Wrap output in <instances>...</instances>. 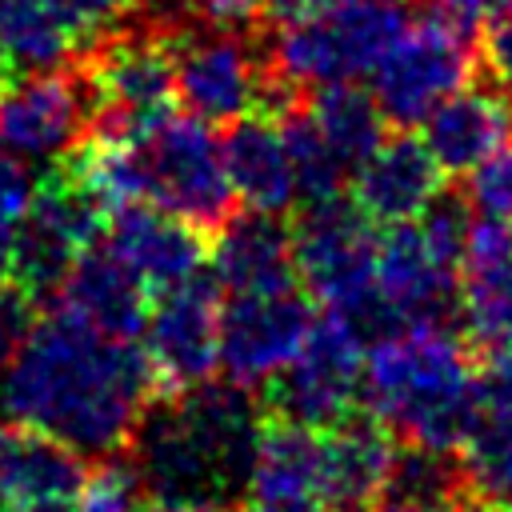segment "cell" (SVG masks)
<instances>
[{
    "label": "cell",
    "mask_w": 512,
    "mask_h": 512,
    "mask_svg": "<svg viewBox=\"0 0 512 512\" xmlns=\"http://www.w3.org/2000/svg\"><path fill=\"white\" fill-rule=\"evenodd\" d=\"M156 392V372L136 340L104 336L60 304L32 324L0 372L8 420L32 424L96 460H112L132 444Z\"/></svg>",
    "instance_id": "1"
},
{
    "label": "cell",
    "mask_w": 512,
    "mask_h": 512,
    "mask_svg": "<svg viewBox=\"0 0 512 512\" xmlns=\"http://www.w3.org/2000/svg\"><path fill=\"white\" fill-rule=\"evenodd\" d=\"M264 420V404L236 380L160 392L132 432L128 464L156 504H236L248 492Z\"/></svg>",
    "instance_id": "2"
},
{
    "label": "cell",
    "mask_w": 512,
    "mask_h": 512,
    "mask_svg": "<svg viewBox=\"0 0 512 512\" xmlns=\"http://www.w3.org/2000/svg\"><path fill=\"white\" fill-rule=\"evenodd\" d=\"M360 404L404 444L460 452L480 416V368L448 328H404L368 344Z\"/></svg>",
    "instance_id": "3"
},
{
    "label": "cell",
    "mask_w": 512,
    "mask_h": 512,
    "mask_svg": "<svg viewBox=\"0 0 512 512\" xmlns=\"http://www.w3.org/2000/svg\"><path fill=\"white\" fill-rule=\"evenodd\" d=\"M376 240L372 220L344 196L304 204L292 228L300 284L328 304L364 344L404 332L400 316L376 288Z\"/></svg>",
    "instance_id": "4"
},
{
    "label": "cell",
    "mask_w": 512,
    "mask_h": 512,
    "mask_svg": "<svg viewBox=\"0 0 512 512\" xmlns=\"http://www.w3.org/2000/svg\"><path fill=\"white\" fill-rule=\"evenodd\" d=\"M408 32L404 0H348L312 20L280 24L268 48V76L304 92L372 72Z\"/></svg>",
    "instance_id": "5"
},
{
    "label": "cell",
    "mask_w": 512,
    "mask_h": 512,
    "mask_svg": "<svg viewBox=\"0 0 512 512\" xmlns=\"http://www.w3.org/2000/svg\"><path fill=\"white\" fill-rule=\"evenodd\" d=\"M84 80L92 92L88 136L140 144L164 116H172V104L180 100L172 48L152 28L120 32L96 48L84 64Z\"/></svg>",
    "instance_id": "6"
},
{
    "label": "cell",
    "mask_w": 512,
    "mask_h": 512,
    "mask_svg": "<svg viewBox=\"0 0 512 512\" xmlns=\"http://www.w3.org/2000/svg\"><path fill=\"white\" fill-rule=\"evenodd\" d=\"M364 340L328 312L312 324L300 352L264 384V412L304 428H336L356 416L364 388Z\"/></svg>",
    "instance_id": "7"
},
{
    "label": "cell",
    "mask_w": 512,
    "mask_h": 512,
    "mask_svg": "<svg viewBox=\"0 0 512 512\" xmlns=\"http://www.w3.org/2000/svg\"><path fill=\"white\" fill-rule=\"evenodd\" d=\"M148 200L184 216L200 232L220 228L232 208L236 192L224 168L220 140L212 136L208 120L200 116H164L144 140H140Z\"/></svg>",
    "instance_id": "8"
},
{
    "label": "cell",
    "mask_w": 512,
    "mask_h": 512,
    "mask_svg": "<svg viewBox=\"0 0 512 512\" xmlns=\"http://www.w3.org/2000/svg\"><path fill=\"white\" fill-rule=\"evenodd\" d=\"M104 208L96 196L60 164L52 168L36 192L28 212L16 224V244H12V280L28 296H56L60 280L76 264L84 248L96 244L104 232Z\"/></svg>",
    "instance_id": "9"
},
{
    "label": "cell",
    "mask_w": 512,
    "mask_h": 512,
    "mask_svg": "<svg viewBox=\"0 0 512 512\" xmlns=\"http://www.w3.org/2000/svg\"><path fill=\"white\" fill-rule=\"evenodd\" d=\"M168 48L176 64V96L192 116L232 124L248 112H264L268 64L256 60L236 28H184Z\"/></svg>",
    "instance_id": "10"
},
{
    "label": "cell",
    "mask_w": 512,
    "mask_h": 512,
    "mask_svg": "<svg viewBox=\"0 0 512 512\" xmlns=\"http://www.w3.org/2000/svg\"><path fill=\"white\" fill-rule=\"evenodd\" d=\"M316 316L312 300L292 288L272 292H232L220 304V368L244 388L268 384L308 340Z\"/></svg>",
    "instance_id": "11"
},
{
    "label": "cell",
    "mask_w": 512,
    "mask_h": 512,
    "mask_svg": "<svg viewBox=\"0 0 512 512\" xmlns=\"http://www.w3.org/2000/svg\"><path fill=\"white\" fill-rule=\"evenodd\" d=\"M92 124L84 72H16L0 88V144L28 164H60Z\"/></svg>",
    "instance_id": "12"
},
{
    "label": "cell",
    "mask_w": 512,
    "mask_h": 512,
    "mask_svg": "<svg viewBox=\"0 0 512 512\" xmlns=\"http://www.w3.org/2000/svg\"><path fill=\"white\" fill-rule=\"evenodd\" d=\"M144 352L160 392H184L216 376L220 368V284L196 272L192 280L164 288L148 308Z\"/></svg>",
    "instance_id": "13"
},
{
    "label": "cell",
    "mask_w": 512,
    "mask_h": 512,
    "mask_svg": "<svg viewBox=\"0 0 512 512\" xmlns=\"http://www.w3.org/2000/svg\"><path fill=\"white\" fill-rule=\"evenodd\" d=\"M376 288L404 328H448L460 320V268L428 244L416 220L384 224L376 240Z\"/></svg>",
    "instance_id": "14"
},
{
    "label": "cell",
    "mask_w": 512,
    "mask_h": 512,
    "mask_svg": "<svg viewBox=\"0 0 512 512\" xmlns=\"http://www.w3.org/2000/svg\"><path fill=\"white\" fill-rule=\"evenodd\" d=\"M468 76H472L468 44L424 24V28H408L372 68V96L384 108L388 124L412 128L424 124V116L444 96L464 88Z\"/></svg>",
    "instance_id": "15"
},
{
    "label": "cell",
    "mask_w": 512,
    "mask_h": 512,
    "mask_svg": "<svg viewBox=\"0 0 512 512\" xmlns=\"http://www.w3.org/2000/svg\"><path fill=\"white\" fill-rule=\"evenodd\" d=\"M84 460L64 440L8 420L0 424V500L8 512H76L88 484Z\"/></svg>",
    "instance_id": "16"
},
{
    "label": "cell",
    "mask_w": 512,
    "mask_h": 512,
    "mask_svg": "<svg viewBox=\"0 0 512 512\" xmlns=\"http://www.w3.org/2000/svg\"><path fill=\"white\" fill-rule=\"evenodd\" d=\"M352 204L372 224H400L416 220L440 192H444V168L428 152L424 140L400 132L384 136L348 176Z\"/></svg>",
    "instance_id": "17"
},
{
    "label": "cell",
    "mask_w": 512,
    "mask_h": 512,
    "mask_svg": "<svg viewBox=\"0 0 512 512\" xmlns=\"http://www.w3.org/2000/svg\"><path fill=\"white\" fill-rule=\"evenodd\" d=\"M108 248L136 272L148 292L176 288L204 268L200 228L152 200H132L112 212Z\"/></svg>",
    "instance_id": "18"
},
{
    "label": "cell",
    "mask_w": 512,
    "mask_h": 512,
    "mask_svg": "<svg viewBox=\"0 0 512 512\" xmlns=\"http://www.w3.org/2000/svg\"><path fill=\"white\" fill-rule=\"evenodd\" d=\"M460 324L476 352L512 344V228L496 216H476L460 264Z\"/></svg>",
    "instance_id": "19"
},
{
    "label": "cell",
    "mask_w": 512,
    "mask_h": 512,
    "mask_svg": "<svg viewBox=\"0 0 512 512\" xmlns=\"http://www.w3.org/2000/svg\"><path fill=\"white\" fill-rule=\"evenodd\" d=\"M400 440L376 416H348L320 432V496L332 512H368L384 500Z\"/></svg>",
    "instance_id": "20"
},
{
    "label": "cell",
    "mask_w": 512,
    "mask_h": 512,
    "mask_svg": "<svg viewBox=\"0 0 512 512\" xmlns=\"http://www.w3.org/2000/svg\"><path fill=\"white\" fill-rule=\"evenodd\" d=\"M56 304L116 340H136L148 324V288L108 244L76 256L56 288Z\"/></svg>",
    "instance_id": "21"
},
{
    "label": "cell",
    "mask_w": 512,
    "mask_h": 512,
    "mask_svg": "<svg viewBox=\"0 0 512 512\" xmlns=\"http://www.w3.org/2000/svg\"><path fill=\"white\" fill-rule=\"evenodd\" d=\"M512 140V100L492 88H456L424 116V144L448 176H468Z\"/></svg>",
    "instance_id": "22"
},
{
    "label": "cell",
    "mask_w": 512,
    "mask_h": 512,
    "mask_svg": "<svg viewBox=\"0 0 512 512\" xmlns=\"http://www.w3.org/2000/svg\"><path fill=\"white\" fill-rule=\"evenodd\" d=\"M212 276L228 292H272L300 284L292 232L276 220V212L248 208L244 216H228L212 248Z\"/></svg>",
    "instance_id": "23"
},
{
    "label": "cell",
    "mask_w": 512,
    "mask_h": 512,
    "mask_svg": "<svg viewBox=\"0 0 512 512\" xmlns=\"http://www.w3.org/2000/svg\"><path fill=\"white\" fill-rule=\"evenodd\" d=\"M220 152H224V168H228V180L240 204L256 212H276V216L296 204L292 156H288L276 116L248 112L232 120L220 140Z\"/></svg>",
    "instance_id": "24"
},
{
    "label": "cell",
    "mask_w": 512,
    "mask_h": 512,
    "mask_svg": "<svg viewBox=\"0 0 512 512\" xmlns=\"http://www.w3.org/2000/svg\"><path fill=\"white\" fill-rule=\"evenodd\" d=\"M84 36L60 0H0V60L12 76L60 68Z\"/></svg>",
    "instance_id": "25"
},
{
    "label": "cell",
    "mask_w": 512,
    "mask_h": 512,
    "mask_svg": "<svg viewBox=\"0 0 512 512\" xmlns=\"http://www.w3.org/2000/svg\"><path fill=\"white\" fill-rule=\"evenodd\" d=\"M308 116L328 136V144L344 156L348 168H356L384 140V124H388V116L376 104V96L364 92V88H356L352 80L312 88Z\"/></svg>",
    "instance_id": "26"
},
{
    "label": "cell",
    "mask_w": 512,
    "mask_h": 512,
    "mask_svg": "<svg viewBox=\"0 0 512 512\" xmlns=\"http://www.w3.org/2000/svg\"><path fill=\"white\" fill-rule=\"evenodd\" d=\"M280 132L292 156V176H296V200L300 204H324L344 196V184L352 176V168L344 164V156L328 144V136L316 128V120L308 116V108H284L280 112Z\"/></svg>",
    "instance_id": "27"
},
{
    "label": "cell",
    "mask_w": 512,
    "mask_h": 512,
    "mask_svg": "<svg viewBox=\"0 0 512 512\" xmlns=\"http://www.w3.org/2000/svg\"><path fill=\"white\" fill-rule=\"evenodd\" d=\"M456 460H460V476H464V496L496 500V504L512 500V420L508 416L480 408Z\"/></svg>",
    "instance_id": "28"
},
{
    "label": "cell",
    "mask_w": 512,
    "mask_h": 512,
    "mask_svg": "<svg viewBox=\"0 0 512 512\" xmlns=\"http://www.w3.org/2000/svg\"><path fill=\"white\" fill-rule=\"evenodd\" d=\"M508 4L512 0H424L420 12H424V24L472 48Z\"/></svg>",
    "instance_id": "29"
},
{
    "label": "cell",
    "mask_w": 512,
    "mask_h": 512,
    "mask_svg": "<svg viewBox=\"0 0 512 512\" xmlns=\"http://www.w3.org/2000/svg\"><path fill=\"white\" fill-rule=\"evenodd\" d=\"M464 196L476 216H496V220L512 216V148L508 144L468 172Z\"/></svg>",
    "instance_id": "30"
},
{
    "label": "cell",
    "mask_w": 512,
    "mask_h": 512,
    "mask_svg": "<svg viewBox=\"0 0 512 512\" xmlns=\"http://www.w3.org/2000/svg\"><path fill=\"white\" fill-rule=\"evenodd\" d=\"M32 324H36V296H28L16 280H4L0 284V372L12 364V356L28 340Z\"/></svg>",
    "instance_id": "31"
},
{
    "label": "cell",
    "mask_w": 512,
    "mask_h": 512,
    "mask_svg": "<svg viewBox=\"0 0 512 512\" xmlns=\"http://www.w3.org/2000/svg\"><path fill=\"white\" fill-rule=\"evenodd\" d=\"M32 192H36V180L28 160H20L12 148L0 144V224L16 228L32 204Z\"/></svg>",
    "instance_id": "32"
},
{
    "label": "cell",
    "mask_w": 512,
    "mask_h": 512,
    "mask_svg": "<svg viewBox=\"0 0 512 512\" xmlns=\"http://www.w3.org/2000/svg\"><path fill=\"white\" fill-rule=\"evenodd\" d=\"M480 408L512 420V344L484 356V368H480Z\"/></svg>",
    "instance_id": "33"
},
{
    "label": "cell",
    "mask_w": 512,
    "mask_h": 512,
    "mask_svg": "<svg viewBox=\"0 0 512 512\" xmlns=\"http://www.w3.org/2000/svg\"><path fill=\"white\" fill-rule=\"evenodd\" d=\"M484 68L492 76V84L512 100V4L488 24L484 32Z\"/></svg>",
    "instance_id": "34"
},
{
    "label": "cell",
    "mask_w": 512,
    "mask_h": 512,
    "mask_svg": "<svg viewBox=\"0 0 512 512\" xmlns=\"http://www.w3.org/2000/svg\"><path fill=\"white\" fill-rule=\"evenodd\" d=\"M188 8L212 28H248L264 12V0H188Z\"/></svg>",
    "instance_id": "35"
},
{
    "label": "cell",
    "mask_w": 512,
    "mask_h": 512,
    "mask_svg": "<svg viewBox=\"0 0 512 512\" xmlns=\"http://www.w3.org/2000/svg\"><path fill=\"white\" fill-rule=\"evenodd\" d=\"M60 4L76 16V24L84 32H96V28L112 24V20H120L136 0H60Z\"/></svg>",
    "instance_id": "36"
},
{
    "label": "cell",
    "mask_w": 512,
    "mask_h": 512,
    "mask_svg": "<svg viewBox=\"0 0 512 512\" xmlns=\"http://www.w3.org/2000/svg\"><path fill=\"white\" fill-rule=\"evenodd\" d=\"M348 0H264V12L276 24H292V20H312V16H328L336 8H344Z\"/></svg>",
    "instance_id": "37"
},
{
    "label": "cell",
    "mask_w": 512,
    "mask_h": 512,
    "mask_svg": "<svg viewBox=\"0 0 512 512\" xmlns=\"http://www.w3.org/2000/svg\"><path fill=\"white\" fill-rule=\"evenodd\" d=\"M248 512H328L320 496H280V500H248Z\"/></svg>",
    "instance_id": "38"
},
{
    "label": "cell",
    "mask_w": 512,
    "mask_h": 512,
    "mask_svg": "<svg viewBox=\"0 0 512 512\" xmlns=\"http://www.w3.org/2000/svg\"><path fill=\"white\" fill-rule=\"evenodd\" d=\"M380 512H464L460 500H384Z\"/></svg>",
    "instance_id": "39"
},
{
    "label": "cell",
    "mask_w": 512,
    "mask_h": 512,
    "mask_svg": "<svg viewBox=\"0 0 512 512\" xmlns=\"http://www.w3.org/2000/svg\"><path fill=\"white\" fill-rule=\"evenodd\" d=\"M12 244H16V228L0 224V284L12 280Z\"/></svg>",
    "instance_id": "40"
},
{
    "label": "cell",
    "mask_w": 512,
    "mask_h": 512,
    "mask_svg": "<svg viewBox=\"0 0 512 512\" xmlns=\"http://www.w3.org/2000/svg\"><path fill=\"white\" fill-rule=\"evenodd\" d=\"M156 512H240L236 504H160Z\"/></svg>",
    "instance_id": "41"
},
{
    "label": "cell",
    "mask_w": 512,
    "mask_h": 512,
    "mask_svg": "<svg viewBox=\"0 0 512 512\" xmlns=\"http://www.w3.org/2000/svg\"><path fill=\"white\" fill-rule=\"evenodd\" d=\"M460 508H464V512H512V504H496V500H472V496H460Z\"/></svg>",
    "instance_id": "42"
},
{
    "label": "cell",
    "mask_w": 512,
    "mask_h": 512,
    "mask_svg": "<svg viewBox=\"0 0 512 512\" xmlns=\"http://www.w3.org/2000/svg\"><path fill=\"white\" fill-rule=\"evenodd\" d=\"M0 512H8V504H4V500H0Z\"/></svg>",
    "instance_id": "43"
},
{
    "label": "cell",
    "mask_w": 512,
    "mask_h": 512,
    "mask_svg": "<svg viewBox=\"0 0 512 512\" xmlns=\"http://www.w3.org/2000/svg\"><path fill=\"white\" fill-rule=\"evenodd\" d=\"M508 228H512V216H508Z\"/></svg>",
    "instance_id": "44"
},
{
    "label": "cell",
    "mask_w": 512,
    "mask_h": 512,
    "mask_svg": "<svg viewBox=\"0 0 512 512\" xmlns=\"http://www.w3.org/2000/svg\"><path fill=\"white\" fill-rule=\"evenodd\" d=\"M508 504H512V500H508Z\"/></svg>",
    "instance_id": "45"
}]
</instances>
